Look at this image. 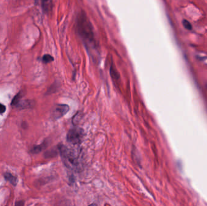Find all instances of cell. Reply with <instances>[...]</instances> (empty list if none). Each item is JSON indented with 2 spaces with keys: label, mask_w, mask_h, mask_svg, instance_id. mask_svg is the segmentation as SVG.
Wrapping results in <instances>:
<instances>
[{
  "label": "cell",
  "mask_w": 207,
  "mask_h": 206,
  "mask_svg": "<svg viewBox=\"0 0 207 206\" xmlns=\"http://www.w3.org/2000/svg\"><path fill=\"white\" fill-rule=\"evenodd\" d=\"M77 29L85 44L89 48H96V42L93 28L85 13L83 12L78 16L77 19Z\"/></svg>",
  "instance_id": "cell-1"
},
{
  "label": "cell",
  "mask_w": 207,
  "mask_h": 206,
  "mask_svg": "<svg viewBox=\"0 0 207 206\" xmlns=\"http://www.w3.org/2000/svg\"><path fill=\"white\" fill-rule=\"evenodd\" d=\"M58 148L66 167L74 171L80 170V163L79 161V156L75 151L68 149L63 144L58 145Z\"/></svg>",
  "instance_id": "cell-2"
},
{
  "label": "cell",
  "mask_w": 207,
  "mask_h": 206,
  "mask_svg": "<svg viewBox=\"0 0 207 206\" xmlns=\"http://www.w3.org/2000/svg\"><path fill=\"white\" fill-rule=\"evenodd\" d=\"M84 137V131L81 127H73L69 130L67 135V140L73 144H80Z\"/></svg>",
  "instance_id": "cell-3"
},
{
  "label": "cell",
  "mask_w": 207,
  "mask_h": 206,
  "mask_svg": "<svg viewBox=\"0 0 207 206\" xmlns=\"http://www.w3.org/2000/svg\"><path fill=\"white\" fill-rule=\"evenodd\" d=\"M69 110V106L65 104L56 105L52 111V115L55 119H60L65 114H66Z\"/></svg>",
  "instance_id": "cell-4"
},
{
  "label": "cell",
  "mask_w": 207,
  "mask_h": 206,
  "mask_svg": "<svg viewBox=\"0 0 207 206\" xmlns=\"http://www.w3.org/2000/svg\"><path fill=\"white\" fill-rule=\"evenodd\" d=\"M4 176L5 179L8 181L11 184H12L13 185L15 186L17 184V178L16 176H15L14 175H13L12 174H11V173L9 172H6L4 174Z\"/></svg>",
  "instance_id": "cell-5"
},
{
  "label": "cell",
  "mask_w": 207,
  "mask_h": 206,
  "mask_svg": "<svg viewBox=\"0 0 207 206\" xmlns=\"http://www.w3.org/2000/svg\"><path fill=\"white\" fill-rule=\"evenodd\" d=\"M42 7L43 11L47 13L48 12H50L52 10V2L50 1H43L42 2Z\"/></svg>",
  "instance_id": "cell-6"
},
{
  "label": "cell",
  "mask_w": 207,
  "mask_h": 206,
  "mask_svg": "<svg viewBox=\"0 0 207 206\" xmlns=\"http://www.w3.org/2000/svg\"><path fill=\"white\" fill-rule=\"evenodd\" d=\"M21 97H22V95H21V93L20 92L14 97V99L12 100V105H14V106L18 105L21 102Z\"/></svg>",
  "instance_id": "cell-7"
},
{
  "label": "cell",
  "mask_w": 207,
  "mask_h": 206,
  "mask_svg": "<svg viewBox=\"0 0 207 206\" xmlns=\"http://www.w3.org/2000/svg\"><path fill=\"white\" fill-rule=\"evenodd\" d=\"M44 148V144H40V145H37L34 147H33V148L31 150V152L33 154H38L42 151V150Z\"/></svg>",
  "instance_id": "cell-8"
},
{
  "label": "cell",
  "mask_w": 207,
  "mask_h": 206,
  "mask_svg": "<svg viewBox=\"0 0 207 206\" xmlns=\"http://www.w3.org/2000/svg\"><path fill=\"white\" fill-rule=\"evenodd\" d=\"M53 60H54L53 57L52 56H51L50 55H45L42 58L43 62L45 64L50 63V62H52Z\"/></svg>",
  "instance_id": "cell-9"
},
{
  "label": "cell",
  "mask_w": 207,
  "mask_h": 206,
  "mask_svg": "<svg viewBox=\"0 0 207 206\" xmlns=\"http://www.w3.org/2000/svg\"><path fill=\"white\" fill-rule=\"evenodd\" d=\"M57 154V151H55V149H52L50 151H47L45 154L44 156H46V158H50V157H53V156H55Z\"/></svg>",
  "instance_id": "cell-10"
},
{
  "label": "cell",
  "mask_w": 207,
  "mask_h": 206,
  "mask_svg": "<svg viewBox=\"0 0 207 206\" xmlns=\"http://www.w3.org/2000/svg\"><path fill=\"white\" fill-rule=\"evenodd\" d=\"M182 24H183L184 27L186 29H187V30H191L192 29V25H191V23L189 21H187L186 19H184V20L182 21Z\"/></svg>",
  "instance_id": "cell-11"
},
{
  "label": "cell",
  "mask_w": 207,
  "mask_h": 206,
  "mask_svg": "<svg viewBox=\"0 0 207 206\" xmlns=\"http://www.w3.org/2000/svg\"><path fill=\"white\" fill-rule=\"evenodd\" d=\"M111 74H113V78H114V79H117L118 78H119V76H118V73L116 71V70L115 69V68L113 67L112 66L111 67Z\"/></svg>",
  "instance_id": "cell-12"
},
{
  "label": "cell",
  "mask_w": 207,
  "mask_h": 206,
  "mask_svg": "<svg viewBox=\"0 0 207 206\" xmlns=\"http://www.w3.org/2000/svg\"><path fill=\"white\" fill-rule=\"evenodd\" d=\"M6 108L4 105H3V104L0 103V114H3L6 111Z\"/></svg>",
  "instance_id": "cell-13"
},
{
  "label": "cell",
  "mask_w": 207,
  "mask_h": 206,
  "mask_svg": "<svg viewBox=\"0 0 207 206\" xmlns=\"http://www.w3.org/2000/svg\"><path fill=\"white\" fill-rule=\"evenodd\" d=\"M15 206H24V202L23 201H20L16 202Z\"/></svg>",
  "instance_id": "cell-14"
},
{
  "label": "cell",
  "mask_w": 207,
  "mask_h": 206,
  "mask_svg": "<svg viewBox=\"0 0 207 206\" xmlns=\"http://www.w3.org/2000/svg\"><path fill=\"white\" fill-rule=\"evenodd\" d=\"M88 206H97V205L96 204H92L89 205Z\"/></svg>",
  "instance_id": "cell-15"
}]
</instances>
